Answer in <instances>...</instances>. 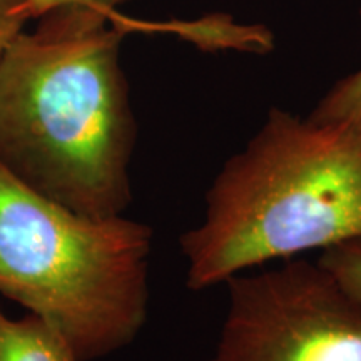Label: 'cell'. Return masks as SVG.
Here are the masks:
<instances>
[{"mask_svg": "<svg viewBox=\"0 0 361 361\" xmlns=\"http://www.w3.org/2000/svg\"><path fill=\"white\" fill-rule=\"evenodd\" d=\"M39 19L0 57V166L75 213L121 216L133 201L135 146L124 32L89 6Z\"/></svg>", "mask_w": 361, "mask_h": 361, "instance_id": "obj_1", "label": "cell"}, {"mask_svg": "<svg viewBox=\"0 0 361 361\" xmlns=\"http://www.w3.org/2000/svg\"><path fill=\"white\" fill-rule=\"evenodd\" d=\"M361 241V123L271 109L206 192L204 221L180 236L186 286L313 250Z\"/></svg>", "mask_w": 361, "mask_h": 361, "instance_id": "obj_2", "label": "cell"}, {"mask_svg": "<svg viewBox=\"0 0 361 361\" xmlns=\"http://www.w3.org/2000/svg\"><path fill=\"white\" fill-rule=\"evenodd\" d=\"M151 251L147 224L79 214L0 166V296L56 328L79 361L123 350L144 328Z\"/></svg>", "mask_w": 361, "mask_h": 361, "instance_id": "obj_3", "label": "cell"}, {"mask_svg": "<svg viewBox=\"0 0 361 361\" xmlns=\"http://www.w3.org/2000/svg\"><path fill=\"white\" fill-rule=\"evenodd\" d=\"M226 284L209 361H361V300L318 261L291 258Z\"/></svg>", "mask_w": 361, "mask_h": 361, "instance_id": "obj_4", "label": "cell"}, {"mask_svg": "<svg viewBox=\"0 0 361 361\" xmlns=\"http://www.w3.org/2000/svg\"><path fill=\"white\" fill-rule=\"evenodd\" d=\"M0 361H79L66 338L45 319H12L0 310Z\"/></svg>", "mask_w": 361, "mask_h": 361, "instance_id": "obj_5", "label": "cell"}, {"mask_svg": "<svg viewBox=\"0 0 361 361\" xmlns=\"http://www.w3.org/2000/svg\"><path fill=\"white\" fill-rule=\"evenodd\" d=\"M314 121H360L361 123V69L340 80L311 112Z\"/></svg>", "mask_w": 361, "mask_h": 361, "instance_id": "obj_6", "label": "cell"}, {"mask_svg": "<svg viewBox=\"0 0 361 361\" xmlns=\"http://www.w3.org/2000/svg\"><path fill=\"white\" fill-rule=\"evenodd\" d=\"M318 263L361 300V241L341 243L322 252Z\"/></svg>", "mask_w": 361, "mask_h": 361, "instance_id": "obj_7", "label": "cell"}, {"mask_svg": "<svg viewBox=\"0 0 361 361\" xmlns=\"http://www.w3.org/2000/svg\"><path fill=\"white\" fill-rule=\"evenodd\" d=\"M32 19L29 0H0V57Z\"/></svg>", "mask_w": 361, "mask_h": 361, "instance_id": "obj_8", "label": "cell"}, {"mask_svg": "<svg viewBox=\"0 0 361 361\" xmlns=\"http://www.w3.org/2000/svg\"><path fill=\"white\" fill-rule=\"evenodd\" d=\"M90 2H92L97 8H101L102 12H106L107 16H111L117 29L123 30L124 34L126 32H134V30H149V29H151L149 24L133 20V19H129V17L121 16V13L117 12V6H121V4L126 2V0H90Z\"/></svg>", "mask_w": 361, "mask_h": 361, "instance_id": "obj_9", "label": "cell"}, {"mask_svg": "<svg viewBox=\"0 0 361 361\" xmlns=\"http://www.w3.org/2000/svg\"><path fill=\"white\" fill-rule=\"evenodd\" d=\"M29 2H30V13H32V19H39V17H42L44 13L56 11V8H61V7H67V6H89V7L97 8L92 2H90V0H29ZM97 11H101V8H97ZM112 24H114V20H112Z\"/></svg>", "mask_w": 361, "mask_h": 361, "instance_id": "obj_10", "label": "cell"}]
</instances>
